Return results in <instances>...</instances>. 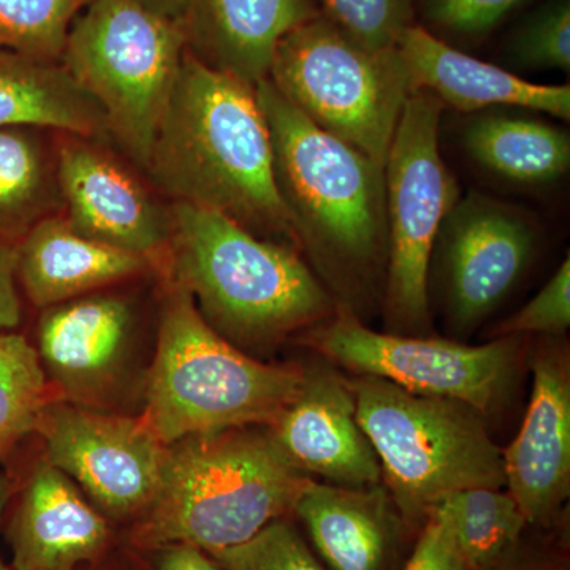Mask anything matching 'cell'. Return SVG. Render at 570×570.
Here are the masks:
<instances>
[{
  "label": "cell",
  "instance_id": "4fadbf2b",
  "mask_svg": "<svg viewBox=\"0 0 570 570\" xmlns=\"http://www.w3.org/2000/svg\"><path fill=\"white\" fill-rule=\"evenodd\" d=\"M56 167L62 216L86 238L154 262L168 253L170 206L165 208L99 141L62 134Z\"/></svg>",
  "mask_w": 570,
  "mask_h": 570
},
{
  "label": "cell",
  "instance_id": "ac0fdd59",
  "mask_svg": "<svg viewBox=\"0 0 570 570\" xmlns=\"http://www.w3.org/2000/svg\"><path fill=\"white\" fill-rule=\"evenodd\" d=\"M110 528L77 483L47 460L33 469L11 517L13 570H75L104 553Z\"/></svg>",
  "mask_w": 570,
  "mask_h": 570
},
{
  "label": "cell",
  "instance_id": "5b68a950",
  "mask_svg": "<svg viewBox=\"0 0 570 570\" xmlns=\"http://www.w3.org/2000/svg\"><path fill=\"white\" fill-rule=\"evenodd\" d=\"M303 370L249 356L214 332L170 283L141 420L165 445L228 428L269 426L298 393Z\"/></svg>",
  "mask_w": 570,
  "mask_h": 570
},
{
  "label": "cell",
  "instance_id": "277c9868",
  "mask_svg": "<svg viewBox=\"0 0 570 570\" xmlns=\"http://www.w3.org/2000/svg\"><path fill=\"white\" fill-rule=\"evenodd\" d=\"M309 480L268 426L184 438L167 445L159 489L137 517L132 542L142 550L230 549L294 512Z\"/></svg>",
  "mask_w": 570,
  "mask_h": 570
},
{
  "label": "cell",
  "instance_id": "7c38bea8",
  "mask_svg": "<svg viewBox=\"0 0 570 570\" xmlns=\"http://www.w3.org/2000/svg\"><path fill=\"white\" fill-rule=\"evenodd\" d=\"M438 243L448 321L456 333L468 335L527 272L538 228L523 209L472 190L461 195L445 217Z\"/></svg>",
  "mask_w": 570,
  "mask_h": 570
},
{
  "label": "cell",
  "instance_id": "44dd1931",
  "mask_svg": "<svg viewBox=\"0 0 570 570\" xmlns=\"http://www.w3.org/2000/svg\"><path fill=\"white\" fill-rule=\"evenodd\" d=\"M395 510L382 485L347 489L313 479L294 508L333 570H381L396 534Z\"/></svg>",
  "mask_w": 570,
  "mask_h": 570
},
{
  "label": "cell",
  "instance_id": "52a82bcc",
  "mask_svg": "<svg viewBox=\"0 0 570 570\" xmlns=\"http://www.w3.org/2000/svg\"><path fill=\"white\" fill-rule=\"evenodd\" d=\"M268 80L318 129L384 170L404 105L415 91L395 50H374L324 13L277 45Z\"/></svg>",
  "mask_w": 570,
  "mask_h": 570
},
{
  "label": "cell",
  "instance_id": "7a4b0ae2",
  "mask_svg": "<svg viewBox=\"0 0 570 570\" xmlns=\"http://www.w3.org/2000/svg\"><path fill=\"white\" fill-rule=\"evenodd\" d=\"M272 141L277 194L298 249L355 313L387 266L384 170L365 154L318 129L265 80L255 86ZM385 283V277H384Z\"/></svg>",
  "mask_w": 570,
  "mask_h": 570
},
{
  "label": "cell",
  "instance_id": "d6986e66",
  "mask_svg": "<svg viewBox=\"0 0 570 570\" xmlns=\"http://www.w3.org/2000/svg\"><path fill=\"white\" fill-rule=\"evenodd\" d=\"M396 50L406 63L415 89H425L444 107L461 112L491 108H520L570 119L569 86L535 85L512 71L455 50L434 33L411 24L401 33Z\"/></svg>",
  "mask_w": 570,
  "mask_h": 570
},
{
  "label": "cell",
  "instance_id": "f1b7e54d",
  "mask_svg": "<svg viewBox=\"0 0 570 570\" xmlns=\"http://www.w3.org/2000/svg\"><path fill=\"white\" fill-rule=\"evenodd\" d=\"M223 570H324L287 521L276 520L239 546L209 554Z\"/></svg>",
  "mask_w": 570,
  "mask_h": 570
},
{
  "label": "cell",
  "instance_id": "e0dca14e",
  "mask_svg": "<svg viewBox=\"0 0 570 570\" xmlns=\"http://www.w3.org/2000/svg\"><path fill=\"white\" fill-rule=\"evenodd\" d=\"M321 13L317 0H186L181 28L197 61L255 88L279 41Z\"/></svg>",
  "mask_w": 570,
  "mask_h": 570
},
{
  "label": "cell",
  "instance_id": "5bb4252c",
  "mask_svg": "<svg viewBox=\"0 0 570 570\" xmlns=\"http://www.w3.org/2000/svg\"><path fill=\"white\" fill-rule=\"evenodd\" d=\"M268 430L277 448L307 478L317 475L347 489L381 483V464L356 420L347 379L330 367L303 370L295 400Z\"/></svg>",
  "mask_w": 570,
  "mask_h": 570
},
{
  "label": "cell",
  "instance_id": "ffe728a7",
  "mask_svg": "<svg viewBox=\"0 0 570 570\" xmlns=\"http://www.w3.org/2000/svg\"><path fill=\"white\" fill-rule=\"evenodd\" d=\"M17 250V279L33 306L47 309L141 275L153 262L78 234L62 214L32 227Z\"/></svg>",
  "mask_w": 570,
  "mask_h": 570
},
{
  "label": "cell",
  "instance_id": "603a6c76",
  "mask_svg": "<svg viewBox=\"0 0 570 570\" xmlns=\"http://www.w3.org/2000/svg\"><path fill=\"white\" fill-rule=\"evenodd\" d=\"M461 140L475 164L519 186H550L570 168L568 130L531 116L479 111L469 118Z\"/></svg>",
  "mask_w": 570,
  "mask_h": 570
},
{
  "label": "cell",
  "instance_id": "2e32d148",
  "mask_svg": "<svg viewBox=\"0 0 570 570\" xmlns=\"http://www.w3.org/2000/svg\"><path fill=\"white\" fill-rule=\"evenodd\" d=\"M132 311L111 295H85L47 307L37 328L45 374L66 401L89 407L104 396L124 365Z\"/></svg>",
  "mask_w": 570,
  "mask_h": 570
},
{
  "label": "cell",
  "instance_id": "9c48e42d",
  "mask_svg": "<svg viewBox=\"0 0 570 570\" xmlns=\"http://www.w3.org/2000/svg\"><path fill=\"white\" fill-rule=\"evenodd\" d=\"M444 105L425 89L409 96L385 160V314L400 335L430 324L431 258L461 189L439 149Z\"/></svg>",
  "mask_w": 570,
  "mask_h": 570
},
{
  "label": "cell",
  "instance_id": "cb8c5ba5",
  "mask_svg": "<svg viewBox=\"0 0 570 570\" xmlns=\"http://www.w3.org/2000/svg\"><path fill=\"white\" fill-rule=\"evenodd\" d=\"M47 130L0 129V243L17 245L40 220L62 213L56 140Z\"/></svg>",
  "mask_w": 570,
  "mask_h": 570
},
{
  "label": "cell",
  "instance_id": "836d02e7",
  "mask_svg": "<svg viewBox=\"0 0 570 570\" xmlns=\"http://www.w3.org/2000/svg\"><path fill=\"white\" fill-rule=\"evenodd\" d=\"M17 281L14 245L0 243V333L11 332L21 322V299Z\"/></svg>",
  "mask_w": 570,
  "mask_h": 570
},
{
  "label": "cell",
  "instance_id": "8d00e7d4",
  "mask_svg": "<svg viewBox=\"0 0 570 570\" xmlns=\"http://www.w3.org/2000/svg\"><path fill=\"white\" fill-rule=\"evenodd\" d=\"M11 497L10 480L0 471V523H2L3 513H6L7 505H9Z\"/></svg>",
  "mask_w": 570,
  "mask_h": 570
},
{
  "label": "cell",
  "instance_id": "6da1fadb",
  "mask_svg": "<svg viewBox=\"0 0 570 570\" xmlns=\"http://www.w3.org/2000/svg\"><path fill=\"white\" fill-rule=\"evenodd\" d=\"M142 170L171 200L220 213L250 234L298 249L255 88L187 50Z\"/></svg>",
  "mask_w": 570,
  "mask_h": 570
},
{
  "label": "cell",
  "instance_id": "f35d334b",
  "mask_svg": "<svg viewBox=\"0 0 570 570\" xmlns=\"http://www.w3.org/2000/svg\"><path fill=\"white\" fill-rule=\"evenodd\" d=\"M0 570H13V568L7 564V562H3L2 558H0Z\"/></svg>",
  "mask_w": 570,
  "mask_h": 570
},
{
  "label": "cell",
  "instance_id": "e575fe53",
  "mask_svg": "<svg viewBox=\"0 0 570 570\" xmlns=\"http://www.w3.org/2000/svg\"><path fill=\"white\" fill-rule=\"evenodd\" d=\"M160 551V570H223L205 551L176 546Z\"/></svg>",
  "mask_w": 570,
  "mask_h": 570
},
{
  "label": "cell",
  "instance_id": "d6a6232c",
  "mask_svg": "<svg viewBox=\"0 0 570 570\" xmlns=\"http://www.w3.org/2000/svg\"><path fill=\"white\" fill-rule=\"evenodd\" d=\"M425 530L404 570H469L456 547L452 521L441 504L425 515Z\"/></svg>",
  "mask_w": 570,
  "mask_h": 570
},
{
  "label": "cell",
  "instance_id": "d4e9b609",
  "mask_svg": "<svg viewBox=\"0 0 570 570\" xmlns=\"http://www.w3.org/2000/svg\"><path fill=\"white\" fill-rule=\"evenodd\" d=\"M452 521L469 570H494L512 557L528 521L512 494L501 489L455 491L436 502Z\"/></svg>",
  "mask_w": 570,
  "mask_h": 570
},
{
  "label": "cell",
  "instance_id": "8fae6325",
  "mask_svg": "<svg viewBox=\"0 0 570 570\" xmlns=\"http://www.w3.org/2000/svg\"><path fill=\"white\" fill-rule=\"evenodd\" d=\"M36 433L51 466L69 475L111 517H138L159 489L167 445L141 419L50 401Z\"/></svg>",
  "mask_w": 570,
  "mask_h": 570
},
{
  "label": "cell",
  "instance_id": "30bf717a",
  "mask_svg": "<svg viewBox=\"0 0 570 570\" xmlns=\"http://www.w3.org/2000/svg\"><path fill=\"white\" fill-rule=\"evenodd\" d=\"M519 337L468 346L441 337L379 333L347 307L311 328L306 343L356 376L392 382L420 396L461 401L489 415L509 395L519 362Z\"/></svg>",
  "mask_w": 570,
  "mask_h": 570
},
{
  "label": "cell",
  "instance_id": "4316f807",
  "mask_svg": "<svg viewBox=\"0 0 570 570\" xmlns=\"http://www.w3.org/2000/svg\"><path fill=\"white\" fill-rule=\"evenodd\" d=\"M92 0H0V50L61 63L69 32Z\"/></svg>",
  "mask_w": 570,
  "mask_h": 570
},
{
  "label": "cell",
  "instance_id": "d590c367",
  "mask_svg": "<svg viewBox=\"0 0 570 570\" xmlns=\"http://www.w3.org/2000/svg\"><path fill=\"white\" fill-rule=\"evenodd\" d=\"M134 2H137L142 9L159 14V17L181 24L186 0H134Z\"/></svg>",
  "mask_w": 570,
  "mask_h": 570
},
{
  "label": "cell",
  "instance_id": "9a60e30c",
  "mask_svg": "<svg viewBox=\"0 0 570 570\" xmlns=\"http://www.w3.org/2000/svg\"><path fill=\"white\" fill-rule=\"evenodd\" d=\"M502 459L505 487L528 523L549 524L570 493V376L554 348L532 360L530 406Z\"/></svg>",
  "mask_w": 570,
  "mask_h": 570
},
{
  "label": "cell",
  "instance_id": "1f68e13d",
  "mask_svg": "<svg viewBox=\"0 0 570 570\" xmlns=\"http://www.w3.org/2000/svg\"><path fill=\"white\" fill-rule=\"evenodd\" d=\"M527 0H423V20L444 33L479 39L501 24Z\"/></svg>",
  "mask_w": 570,
  "mask_h": 570
},
{
  "label": "cell",
  "instance_id": "f546056e",
  "mask_svg": "<svg viewBox=\"0 0 570 570\" xmlns=\"http://www.w3.org/2000/svg\"><path fill=\"white\" fill-rule=\"evenodd\" d=\"M324 14L374 50H395L412 24V0H318Z\"/></svg>",
  "mask_w": 570,
  "mask_h": 570
},
{
  "label": "cell",
  "instance_id": "ba28073f",
  "mask_svg": "<svg viewBox=\"0 0 570 570\" xmlns=\"http://www.w3.org/2000/svg\"><path fill=\"white\" fill-rule=\"evenodd\" d=\"M184 52L181 24L134 0H92L71 26L61 66L138 167L148 164Z\"/></svg>",
  "mask_w": 570,
  "mask_h": 570
},
{
  "label": "cell",
  "instance_id": "8992f818",
  "mask_svg": "<svg viewBox=\"0 0 570 570\" xmlns=\"http://www.w3.org/2000/svg\"><path fill=\"white\" fill-rule=\"evenodd\" d=\"M348 382L356 420L376 452L396 509L409 520L455 491L504 489L502 449L485 415L461 401L420 396L373 376Z\"/></svg>",
  "mask_w": 570,
  "mask_h": 570
},
{
  "label": "cell",
  "instance_id": "4dcf8cb0",
  "mask_svg": "<svg viewBox=\"0 0 570 570\" xmlns=\"http://www.w3.org/2000/svg\"><path fill=\"white\" fill-rule=\"evenodd\" d=\"M570 325V257L528 305L494 328V337L562 335Z\"/></svg>",
  "mask_w": 570,
  "mask_h": 570
},
{
  "label": "cell",
  "instance_id": "484cf974",
  "mask_svg": "<svg viewBox=\"0 0 570 570\" xmlns=\"http://www.w3.org/2000/svg\"><path fill=\"white\" fill-rule=\"evenodd\" d=\"M50 401V385L37 348L17 333H0V461L36 431Z\"/></svg>",
  "mask_w": 570,
  "mask_h": 570
},
{
  "label": "cell",
  "instance_id": "3957f363",
  "mask_svg": "<svg viewBox=\"0 0 570 570\" xmlns=\"http://www.w3.org/2000/svg\"><path fill=\"white\" fill-rule=\"evenodd\" d=\"M170 216V283L235 347L268 351L336 313L335 298L296 247L200 206L171 202Z\"/></svg>",
  "mask_w": 570,
  "mask_h": 570
},
{
  "label": "cell",
  "instance_id": "7402d4cb",
  "mask_svg": "<svg viewBox=\"0 0 570 570\" xmlns=\"http://www.w3.org/2000/svg\"><path fill=\"white\" fill-rule=\"evenodd\" d=\"M20 126L80 135L96 141L110 138L99 105L61 63L0 50V129Z\"/></svg>",
  "mask_w": 570,
  "mask_h": 570
},
{
  "label": "cell",
  "instance_id": "83f0119b",
  "mask_svg": "<svg viewBox=\"0 0 570 570\" xmlns=\"http://www.w3.org/2000/svg\"><path fill=\"white\" fill-rule=\"evenodd\" d=\"M505 59L520 70H570V0H549L513 29Z\"/></svg>",
  "mask_w": 570,
  "mask_h": 570
},
{
  "label": "cell",
  "instance_id": "74e56055",
  "mask_svg": "<svg viewBox=\"0 0 570 570\" xmlns=\"http://www.w3.org/2000/svg\"><path fill=\"white\" fill-rule=\"evenodd\" d=\"M494 570H557V569L546 568V566H524V568L505 569L504 564H502V566H499V568L494 569Z\"/></svg>",
  "mask_w": 570,
  "mask_h": 570
}]
</instances>
